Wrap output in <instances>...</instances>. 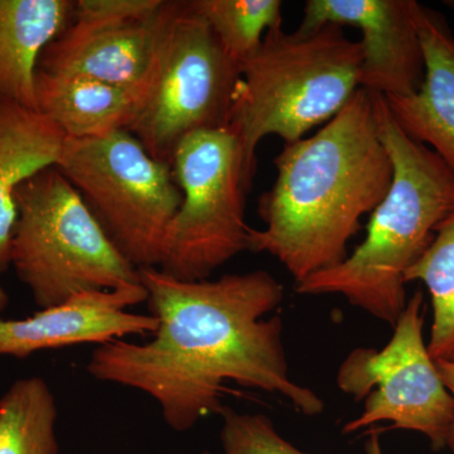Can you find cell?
<instances>
[{
    "instance_id": "obj_1",
    "label": "cell",
    "mask_w": 454,
    "mask_h": 454,
    "mask_svg": "<svg viewBox=\"0 0 454 454\" xmlns=\"http://www.w3.org/2000/svg\"><path fill=\"white\" fill-rule=\"evenodd\" d=\"M139 277L158 321L153 340L98 346L86 365L92 378L146 394L178 433L220 415L227 382L279 394L307 417L324 413V400L289 378L283 319L265 318L284 300L276 277L254 270L187 282L158 268Z\"/></svg>"
},
{
    "instance_id": "obj_2",
    "label": "cell",
    "mask_w": 454,
    "mask_h": 454,
    "mask_svg": "<svg viewBox=\"0 0 454 454\" xmlns=\"http://www.w3.org/2000/svg\"><path fill=\"white\" fill-rule=\"evenodd\" d=\"M277 179L260 196L264 230H252L250 252L268 253L300 283L348 258L360 231L393 182L379 137L373 95L360 88L315 136L284 145Z\"/></svg>"
},
{
    "instance_id": "obj_3",
    "label": "cell",
    "mask_w": 454,
    "mask_h": 454,
    "mask_svg": "<svg viewBox=\"0 0 454 454\" xmlns=\"http://www.w3.org/2000/svg\"><path fill=\"white\" fill-rule=\"evenodd\" d=\"M372 95L393 182L370 214L365 240L336 267L297 283L295 292L343 295L352 306L394 327L408 301L406 271L454 211V172L435 152L400 129L382 95Z\"/></svg>"
},
{
    "instance_id": "obj_4",
    "label": "cell",
    "mask_w": 454,
    "mask_h": 454,
    "mask_svg": "<svg viewBox=\"0 0 454 454\" xmlns=\"http://www.w3.org/2000/svg\"><path fill=\"white\" fill-rule=\"evenodd\" d=\"M363 51L342 27L312 31L273 29L240 64L230 127L243 149L244 168L253 186L256 149L269 136L284 145L334 118L360 86Z\"/></svg>"
},
{
    "instance_id": "obj_5",
    "label": "cell",
    "mask_w": 454,
    "mask_h": 454,
    "mask_svg": "<svg viewBox=\"0 0 454 454\" xmlns=\"http://www.w3.org/2000/svg\"><path fill=\"white\" fill-rule=\"evenodd\" d=\"M11 268L40 309L83 292L139 284V269L114 247L82 196L51 167L16 191Z\"/></svg>"
},
{
    "instance_id": "obj_6",
    "label": "cell",
    "mask_w": 454,
    "mask_h": 454,
    "mask_svg": "<svg viewBox=\"0 0 454 454\" xmlns=\"http://www.w3.org/2000/svg\"><path fill=\"white\" fill-rule=\"evenodd\" d=\"M240 79V65L188 0H166L145 100L128 131L170 164L188 134L230 127Z\"/></svg>"
},
{
    "instance_id": "obj_7",
    "label": "cell",
    "mask_w": 454,
    "mask_h": 454,
    "mask_svg": "<svg viewBox=\"0 0 454 454\" xmlns=\"http://www.w3.org/2000/svg\"><path fill=\"white\" fill-rule=\"evenodd\" d=\"M82 196L118 252L134 267L158 268L182 202L172 166L128 130L67 140L56 167Z\"/></svg>"
},
{
    "instance_id": "obj_8",
    "label": "cell",
    "mask_w": 454,
    "mask_h": 454,
    "mask_svg": "<svg viewBox=\"0 0 454 454\" xmlns=\"http://www.w3.org/2000/svg\"><path fill=\"white\" fill-rule=\"evenodd\" d=\"M170 166L182 202L158 269L179 280H206L250 252L253 227L245 220V199L252 186L240 140L231 127L195 131L176 146Z\"/></svg>"
},
{
    "instance_id": "obj_9",
    "label": "cell",
    "mask_w": 454,
    "mask_h": 454,
    "mask_svg": "<svg viewBox=\"0 0 454 454\" xmlns=\"http://www.w3.org/2000/svg\"><path fill=\"white\" fill-rule=\"evenodd\" d=\"M424 294L414 293L381 349H352L337 372V387L356 402L365 400L360 417L343 427L351 434L380 422L385 430L418 432L434 450L446 447L454 414L453 397L424 342Z\"/></svg>"
},
{
    "instance_id": "obj_10",
    "label": "cell",
    "mask_w": 454,
    "mask_h": 454,
    "mask_svg": "<svg viewBox=\"0 0 454 454\" xmlns=\"http://www.w3.org/2000/svg\"><path fill=\"white\" fill-rule=\"evenodd\" d=\"M415 0H309L298 28L324 25L360 29V86L384 98L409 97L424 82V56Z\"/></svg>"
},
{
    "instance_id": "obj_11",
    "label": "cell",
    "mask_w": 454,
    "mask_h": 454,
    "mask_svg": "<svg viewBox=\"0 0 454 454\" xmlns=\"http://www.w3.org/2000/svg\"><path fill=\"white\" fill-rule=\"evenodd\" d=\"M146 295L142 283L133 284L80 293L26 318H0V357L22 360L47 349L83 343L100 346L128 336L153 334L158 328L155 317L127 310L146 301Z\"/></svg>"
},
{
    "instance_id": "obj_12",
    "label": "cell",
    "mask_w": 454,
    "mask_h": 454,
    "mask_svg": "<svg viewBox=\"0 0 454 454\" xmlns=\"http://www.w3.org/2000/svg\"><path fill=\"white\" fill-rule=\"evenodd\" d=\"M162 9L152 20L128 25L90 27L71 22L43 50L37 70L112 85H140L153 68Z\"/></svg>"
},
{
    "instance_id": "obj_13",
    "label": "cell",
    "mask_w": 454,
    "mask_h": 454,
    "mask_svg": "<svg viewBox=\"0 0 454 454\" xmlns=\"http://www.w3.org/2000/svg\"><path fill=\"white\" fill-rule=\"evenodd\" d=\"M417 23L426 66L422 88L384 98L400 129L454 172V35L446 18L422 4Z\"/></svg>"
},
{
    "instance_id": "obj_14",
    "label": "cell",
    "mask_w": 454,
    "mask_h": 454,
    "mask_svg": "<svg viewBox=\"0 0 454 454\" xmlns=\"http://www.w3.org/2000/svg\"><path fill=\"white\" fill-rule=\"evenodd\" d=\"M67 140L37 109L0 101V274L11 268L16 191L42 170L59 166Z\"/></svg>"
},
{
    "instance_id": "obj_15",
    "label": "cell",
    "mask_w": 454,
    "mask_h": 454,
    "mask_svg": "<svg viewBox=\"0 0 454 454\" xmlns=\"http://www.w3.org/2000/svg\"><path fill=\"white\" fill-rule=\"evenodd\" d=\"M35 90L38 112L68 138L89 139L128 130L145 100L146 82L119 86L37 70Z\"/></svg>"
},
{
    "instance_id": "obj_16",
    "label": "cell",
    "mask_w": 454,
    "mask_h": 454,
    "mask_svg": "<svg viewBox=\"0 0 454 454\" xmlns=\"http://www.w3.org/2000/svg\"><path fill=\"white\" fill-rule=\"evenodd\" d=\"M74 0H0V101L35 107L43 50L73 22Z\"/></svg>"
},
{
    "instance_id": "obj_17",
    "label": "cell",
    "mask_w": 454,
    "mask_h": 454,
    "mask_svg": "<svg viewBox=\"0 0 454 454\" xmlns=\"http://www.w3.org/2000/svg\"><path fill=\"white\" fill-rule=\"evenodd\" d=\"M56 397L40 376L18 379L0 397V454H59Z\"/></svg>"
},
{
    "instance_id": "obj_18",
    "label": "cell",
    "mask_w": 454,
    "mask_h": 454,
    "mask_svg": "<svg viewBox=\"0 0 454 454\" xmlns=\"http://www.w3.org/2000/svg\"><path fill=\"white\" fill-rule=\"evenodd\" d=\"M405 284L424 283L433 307L429 342L434 361H454V211L435 231L423 255L404 277Z\"/></svg>"
},
{
    "instance_id": "obj_19",
    "label": "cell",
    "mask_w": 454,
    "mask_h": 454,
    "mask_svg": "<svg viewBox=\"0 0 454 454\" xmlns=\"http://www.w3.org/2000/svg\"><path fill=\"white\" fill-rule=\"evenodd\" d=\"M188 3L239 65L260 49L269 31L282 28L280 0H188Z\"/></svg>"
},
{
    "instance_id": "obj_20",
    "label": "cell",
    "mask_w": 454,
    "mask_h": 454,
    "mask_svg": "<svg viewBox=\"0 0 454 454\" xmlns=\"http://www.w3.org/2000/svg\"><path fill=\"white\" fill-rule=\"evenodd\" d=\"M221 444L223 454H307L278 433L264 414H240L225 405Z\"/></svg>"
},
{
    "instance_id": "obj_21",
    "label": "cell",
    "mask_w": 454,
    "mask_h": 454,
    "mask_svg": "<svg viewBox=\"0 0 454 454\" xmlns=\"http://www.w3.org/2000/svg\"><path fill=\"white\" fill-rule=\"evenodd\" d=\"M166 0H76L73 23L82 26H121L152 20Z\"/></svg>"
},
{
    "instance_id": "obj_22",
    "label": "cell",
    "mask_w": 454,
    "mask_h": 454,
    "mask_svg": "<svg viewBox=\"0 0 454 454\" xmlns=\"http://www.w3.org/2000/svg\"><path fill=\"white\" fill-rule=\"evenodd\" d=\"M435 364H437L438 372L441 373L442 380H443L444 385H446L454 402V361H435ZM446 447L450 448V450L454 453V414L450 432H448Z\"/></svg>"
},
{
    "instance_id": "obj_23",
    "label": "cell",
    "mask_w": 454,
    "mask_h": 454,
    "mask_svg": "<svg viewBox=\"0 0 454 454\" xmlns=\"http://www.w3.org/2000/svg\"><path fill=\"white\" fill-rule=\"evenodd\" d=\"M369 441L366 442L367 454H384L380 444V429H373L369 432Z\"/></svg>"
},
{
    "instance_id": "obj_24",
    "label": "cell",
    "mask_w": 454,
    "mask_h": 454,
    "mask_svg": "<svg viewBox=\"0 0 454 454\" xmlns=\"http://www.w3.org/2000/svg\"><path fill=\"white\" fill-rule=\"evenodd\" d=\"M9 304V295L8 293L4 291L2 284H0V312H3L5 309H7Z\"/></svg>"
},
{
    "instance_id": "obj_25",
    "label": "cell",
    "mask_w": 454,
    "mask_h": 454,
    "mask_svg": "<svg viewBox=\"0 0 454 454\" xmlns=\"http://www.w3.org/2000/svg\"><path fill=\"white\" fill-rule=\"evenodd\" d=\"M202 454H212V453H210V452H203Z\"/></svg>"
}]
</instances>
